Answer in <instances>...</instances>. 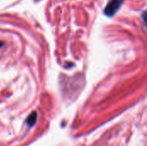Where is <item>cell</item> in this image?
<instances>
[{
	"instance_id": "1",
	"label": "cell",
	"mask_w": 147,
	"mask_h": 146,
	"mask_svg": "<svg viewBox=\"0 0 147 146\" xmlns=\"http://www.w3.org/2000/svg\"><path fill=\"white\" fill-rule=\"evenodd\" d=\"M124 0H109L104 9V13L108 16H113L121 7Z\"/></svg>"
},
{
	"instance_id": "2",
	"label": "cell",
	"mask_w": 147,
	"mask_h": 146,
	"mask_svg": "<svg viewBox=\"0 0 147 146\" xmlns=\"http://www.w3.org/2000/svg\"><path fill=\"white\" fill-rule=\"evenodd\" d=\"M36 120H37V114H36L35 112H33V113L28 116V118L27 119L26 123L28 124V126H33L35 124Z\"/></svg>"
},
{
	"instance_id": "3",
	"label": "cell",
	"mask_w": 147,
	"mask_h": 146,
	"mask_svg": "<svg viewBox=\"0 0 147 146\" xmlns=\"http://www.w3.org/2000/svg\"><path fill=\"white\" fill-rule=\"evenodd\" d=\"M142 18H143V21H144V23L146 25L147 28V10H145L143 13H142Z\"/></svg>"
},
{
	"instance_id": "4",
	"label": "cell",
	"mask_w": 147,
	"mask_h": 146,
	"mask_svg": "<svg viewBox=\"0 0 147 146\" xmlns=\"http://www.w3.org/2000/svg\"><path fill=\"white\" fill-rule=\"evenodd\" d=\"M2 46H3V43H2V42H0V47H1Z\"/></svg>"
}]
</instances>
